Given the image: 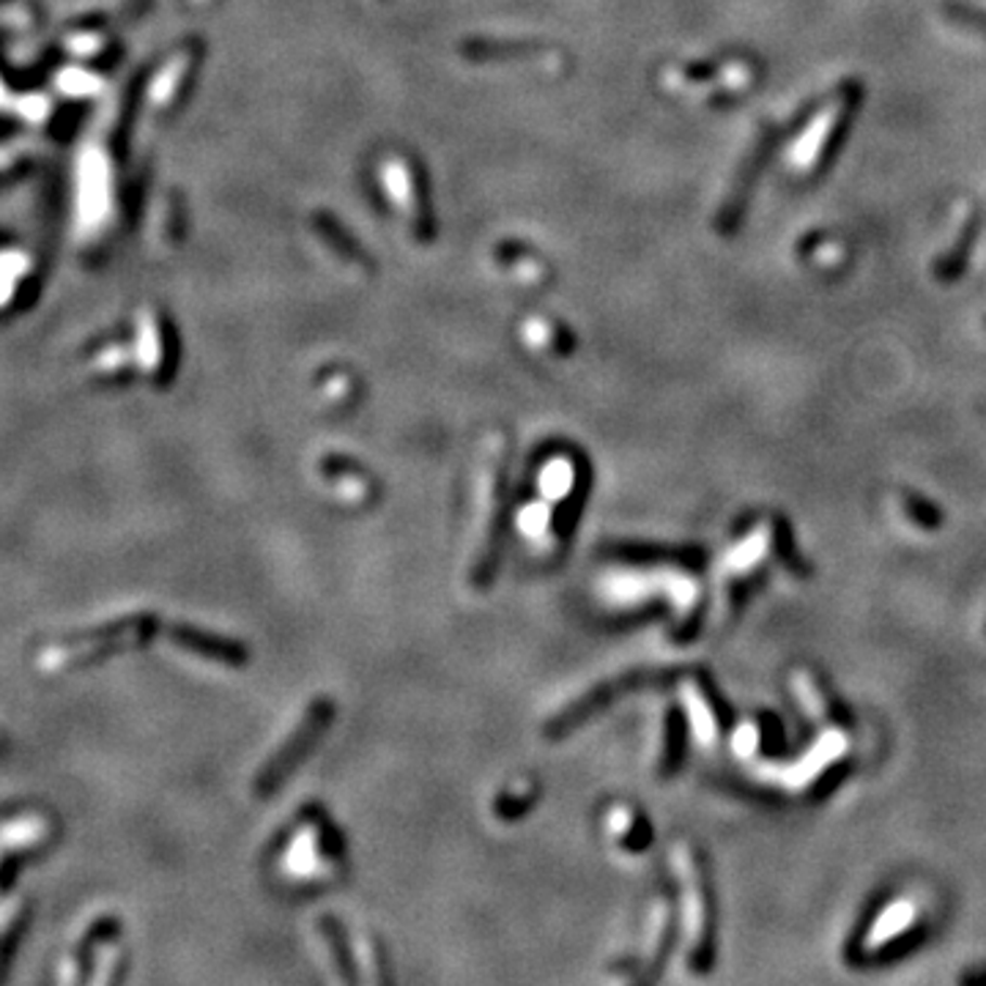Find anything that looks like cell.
I'll return each mask as SVG.
<instances>
[{
    "label": "cell",
    "instance_id": "6da1fadb",
    "mask_svg": "<svg viewBox=\"0 0 986 986\" xmlns=\"http://www.w3.org/2000/svg\"><path fill=\"white\" fill-rule=\"evenodd\" d=\"M535 497L521 504L518 532L535 554H562L576 529L587 497V469L581 458L556 450L542 458L532 483Z\"/></svg>",
    "mask_w": 986,
    "mask_h": 986
},
{
    "label": "cell",
    "instance_id": "7a4b0ae2",
    "mask_svg": "<svg viewBox=\"0 0 986 986\" xmlns=\"http://www.w3.org/2000/svg\"><path fill=\"white\" fill-rule=\"evenodd\" d=\"M280 880L294 888H323L346 871V847L337 828L318 808L302 811L274 855Z\"/></svg>",
    "mask_w": 986,
    "mask_h": 986
},
{
    "label": "cell",
    "instance_id": "3957f363",
    "mask_svg": "<svg viewBox=\"0 0 986 986\" xmlns=\"http://www.w3.org/2000/svg\"><path fill=\"white\" fill-rule=\"evenodd\" d=\"M508 469L510 452L508 441L502 436L490 438L488 450H485L483 463H479V483H477V546H474L472 560V584L474 587H488L499 571L504 542V521H508Z\"/></svg>",
    "mask_w": 986,
    "mask_h": 986
},
{
    "label": "cell",
    "instance_id": "277c9868",
    "mask_svg": "<svg viewBox=\"0 0 986 986\" xmlns=\"http://www.w3.org/2000/svg\"><path fill=\"white\" fill-rule=\"evenodd\" d=\"M159 630V619L154 614H135V617L113 619L102 623L91 630L69 636L59 644L47 646L41 652V669L47 671H75L86 666L99 664L104 657L118 655V652L138 650L149 644Z\"/></svg>",
    "mask_w": 986,
    "mask_h": 986
},
{
    "label": "cell",
    "instance_id": "5b68a950",
    "mask_svg": "<svg viewBox=\"0 0 986 986\" xmlns=\"http://www.w3.org/2000/svg\"><path fill=\"white\" fill-rule=\"evenodd\" d=\"M603 594L614 606H641L646 600H669L677 614H688L699 600L696 578L675 567H625L603 584Z\"/></svg>",
    "mask_w": 986,
    "mask_h": 986
},
{
    "label": "cell",
    "instance_id": "8992f818",
    "mask_svg": "<svg viewBox=\"0 0 986 986\" xmlns=\"http://www.w3.org/2000/svg\"><path fill=\"white\" fill-rule=\"evenodd\" d=\"M332 718H335V702L329 696L316 699V702L302 713V718L296 721V727L291 729L289 738L280 743V748L264 761V767H260L258 776H255L253 784L255 795L269 797L271 792L278 790V786L294 773L296 765L316 748L321 734L332 727Z\"/></svg>",
    "mask_w": 986,
    "mask_h": 986
},
{
    "label": "cell",
    "instance_id": "52a82bcc",
    "mask_svg": "<svg viewBox=\"0 0 986 986\" xmlns=\"http://www.w3.org/2000/svg\"><path fill=\"white\" fill-rule=\"evenodd\" d=\"M52 838H55V822L44 814L17 817L0 828V899L17 883L20 866L47 849Z\"/></svg>",
    "mask_w": 986,
    "mask_h": 986
},
{
    "label": "cell",
    "instance_id": "ba28073f",
    "mask_svg": "<svg viewBox=\"0 0 986 986\" xmlns=\"http://www.w3.org/2000/svg\"><path fill=\"white\" fill-rule=\"evenodd\" d=\"M671 863L677 871V883H680V915H682V937H686L688 953H699L707 940V899H704V885L699 876L696 860L686 844H677L671 853Z\"/></svg>",
    "mask_w": 986,
    "mask_h": 986
},
{
    "label": "cell",
    "instance_id": "9c48e42d",
    "mask_svg": "<svg viewBox=\"0 0 986 986\" xmlns=\"http://www.w3.org/2000/svg\"><path fill=\"white\" fill-rule=\"evenodd\" d=\"M847 748H849L847 734H844L842 729L831 727L819 734L817 740H814V745L801 756V759L792 761V765H784V767L773 765L776 770H761V776L770 781H779L784 790L801 792V790H806L808 784H814L819 776L825 773L833 761L842 759V756L847 754Z\"/></svg>",
    "mask_w": 986,
    "mask_h": 986
},
{
    "label": "cell",
    "instance_id": "30bf717a",
    "mask_svg": "<svg viewBox=\"0 0 986 986\" xmlns=\"http://www.w3.org/2000/svg\"><path fill=\"white\" fill-rule=\"evenodd\" d=\"M118 935H121V923H118L116 915H102L97 918V921L88 923V926L82 929V935L77 937L72 953L66 957L64 970H61V981H64V984H82V981L91 978L93 951H97L99 946H110Z\"/></svg>",
    "mask_w": 986,
    "mask_h": 986
},
{
    "label": "cell",
    "instance_id": "8fae6325",
    "mask_svg": "<svg viewBox=\"0 0 986 986\" xmlns=\"http://www.w3.org/2000/svg\"><path fill=\"white\" fill-rule=\"evenodd\" d=\"M176 343L168 332V323L162 321V318L149 316L143 326V335H140V368L145 370L151 381L156 384H165V381L174 375L176 370Z\"/></svg>",
    "mask_w": 986,
    "mask_h": 986
},
{
    "label": "cell",
    "instance_id": "7c38bea8",
    "mask_svg": "<svg viewBox=\"0 0 986 986\" xmlns=\"http://www.w3.org/2000/svg\"><path fill=\"white\" fill-rule=\"evenodd\" d=\"M168 639L184 646L187 652H195V655L206 657V661H217V664L242 666L247 661V650L242 644H236L231 639H219V636L206 633V630L190 628V625H174V628H168Z\"/></svg>",
    "mask_w": 986,
    "mask_h": 986
},
{
    "label": "cell",
    "instance_id": "4fadbf2b",
    "mask_svg": "<svg viewBox=\"0 0 986 986\" xmlns=\"http://www.w3.org/2000/svg\"><path fill=\"white\" fill-rule=\"evenodd\" d=\"M770 548H773V529H770V524H756L748 535L740 537L729 548L721 562L724 571L729 576H745V573L756 571L770 556Z\"/></svg>",
    "mask_w": 986,
    "mask_h": 986
},
{
    "label": "cell",
    "instance_id": "5bb4252c",
    "mask_svg": "<svg viewBox=\"0 0 986 986\" xmlns=\"http://www.w3.org/2000/svg\"><path fill=\"white\" fill-rule=\"evenodd\" d=\"M680 699H682V709H686L688 729H691L693 740H696L702 748L716 745L721 729H718L716 709H713V704H709L707 693H704L693 680H686L680 688Z\"/></svg>",
    "mask_w": 986,
    "mask_h": 986
},
{
    "label": "cell",
    "instance_id": "9a60e30c",
    "mask_svg": "<svg viewBox=\"0 0 986 986\" xmlns=\"http://www.w3.org/2000/svg\"><path fill=\"white\" fill-rule=\"evenodd\" d=\"M915 918H918L915 901L907 899V896H901V899H894L891 905H885L883 910H880V915H876L874 921H871L869 932H866L863 946L869 948V951L888 946V943L894 940V937L905 935L907 929H912Z\"/></svg>",
    "mask_w": 986,
    "mask_h": 986
},
{
    "label": "cell",
    "instance_id": "2e32d148",
    "mask_svg": "<svg viewBox=\"0 0 986 986\" xmlns=\"http://www.w3.org/2000/svg\"><path fill=\"white\" fill-rule=\"evenodd\" d=\"M318 929H321V937L326 943L329 959H332V968H335L337 978L343 981H359V973L354 970V953H351V943H348L346 932H343L341 921L332 915H321L318 921Z\"/></svg>",
    "mask_w": 986,
    "mask_h": 986
},
{
    "label": "cell",
    "instance_id": "e0dca14e",
    "mask_svg": "<svg viewBox=\"0 0 986 986\" xmlns=\"http://www.w3.org/2000/svg\"><path fill=\"white\" fill-rule=\"evenodd\" d=\"M790 688L808 718H814V721H825L828 718L825 696H822V691H819V686L814 682V677L808 675V671H795V675L790 677Z\"/></svg>",
    "mask_w": 986,
    "mask_h": 986
},
{
    "label": "cell",
    "instance_id": "ac0fdd59",
    "mask_svg": "<svg viewBox=\"0 0 986 986\" xmlns=\"http://www.w3.org/2000/svg\"><path fill=\"white\" fill-rule=\"evenodd\" d=\"M25 926H28V907H20L14 910L12 915L7 918L3 929H0V981L7 978V970L12 964L14 953H17L20 940L25 935Z\"/></svg>",
    "mask_w": 986,
    "mask_h": 986
},
{
    "label": "cell",
    "instance_id": "d6986e66",
    "mask_svg": "<svg viewBox=\"0 0 986 986\" xmlns=\"http://www.w3.org/2000/svg\"><path fill=\"white\" fill-rule=\"evenodd\" d=\"M535 801H537V786L521 781V784L508 786V790L497 797V803H494V811H497L499 819H518L529 811L532 803Z\"/></svg>",
    "mask_w": 986,
    "mask_h": 986
},
{
    "label": "cell",
    "instance_id": "ffe728a7",
    "mask_svg": "<svg viewBox=\"0 0 986 986\" xmlns=\"http://www.w3.org/2000/svg\"><path fill=\"white\" fill-rule=\"evenodd\" d=\"M732 751L738 759H754V754L759 751V727L754 721L738 724V729L732 732Z\"/></svg>",
    "mask_w": 986,
    "mask_h": 986
},
{
    "label": "cell",
    "instance_id": "44dd1931",
    "mask_svg": "<svg viewBox=\"0 0 986 986\" xmlns=\"http://www.w3.org/2000/svg\"><path fill=\"white\" fill-rule=\"evenodd\" d=\"M124 962H127V957H124V951L116 946V940H113L110 943V951L104 953L102 964H99V970L91 975V978L99 981V984H116V981H121L124 970H127V964Z\"/></svg>",
    "mask_w": 986,
    "mask_h": 986
},
{
    "label": "cell",
    "instance_id": "7402d4cb",
    "mask_svg": "<svg viewBox=\"0 0 986 986\" xmlns=\"http://www.w3.org/2000/svg\"><path fill=\"white\" fill-rule=\"evenodd\" d=\"M606 828H609V836L617 838V842H625V838L633 836L636 814L630 811L628 806H614L606 817Z\"/></svg>",
    "mask_w": 986,
    "mask_h": 986
},
{
    "label": "cell",
    "instance_id": "603a6c76",
    "mask_svg": "<svg viewBox=\"0 0 986 986\" xmlns=\"http://www.w3.org/2000/svg\"><path fill=\"white\" fill-rule=\"evenodd\" d=\"M3 743H7V740H3V734H0V751H3Z\"/></svg>",
    "mask_w": 986,
    "mask_h": 986
}]
</instances>
